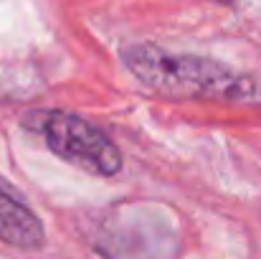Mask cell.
Instances as JSON below:
<instances>
[{"label":"cell","instance_id":"obj_2","mask_svg":"<svg viewBox=\"0 0 261 259\" xmlns=\"http://www.w3.org/2000/svg\"><path fill=\"white\" fill-rule=\"evenodd\" d=\"M91 244L107 259H175L177 229L152 203H122L99 216Z\"/></svg>","mask_w":261,"mask_h":259},{"label":"cell","instance_id":"obj_3","mask_svg":"<svg viewBox=\"0 0 261 259\" xmlns=\"http://www.w3.org/2000/svg\"><path fill=\"white\" fill-rule=\"evenodd\" d=\"M23 127L41 135L48 150L82 171L94 175H117L122 171L119 148L79 114L64 109H36L23 114Z\"/></svg>","mask_w":261,"mask_h":259},{"label":"cell","instance_id":"obj_4","mask_svg":"<svg viewBox=\"0 0 261 259\" xmlns=\"http://www.w3.org/2000/svg\"><path fill=\"white\" fill-rule=\"evenodd\" d=\"M0 242L25 252L41 249L46 244V231L41 219L3 175H0Z\"/></svg>","mask_w":261,"mask_h":259},{"label":"cell","instance_id":"obj_1","mask_svg":"<svg viewBox=\"0 0 261 259\" xmlns=\"http://www.w3.org/2000/svg\"><path fill=\"white\" fill-rule=\"evenodd\" d=\"M122 61L142 84L165 97L261 102V79L239 74L216 59L170 54L155 43H132L122 49Z\"/></svg>","mask_w":261,"mask_h":259}]
</instances>
